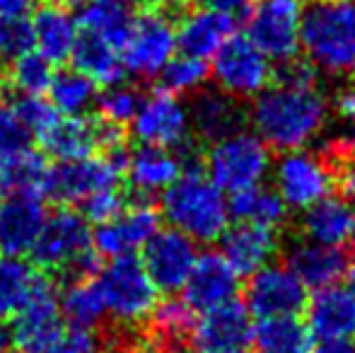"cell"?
<instances>
[{
  "label": "cell",
  "instance_id": "cell-1",
  "mask_svg": "<svg viewBox=\"0 0 355 353\" xmlns=\"http://www.w3.org/2000/svg\"><path fill=\"white\" fill-rule=\"evenodd\" d=\"M254 133L273 150L307 148L324 133L329 123V99L317 87V80H278L254 97Z\"/></svg>",
  "mask_w": 355,
  "mask_h": 353
},
{
  "label": "cell",
  "instance_id": "cell-2",
  "mask_svg": "<svg viewBox=\"0 0 355 353\" xmlns=\"http://www.w3.org/2000/svg\"><path fill=\"white\" fill-rule=\"evenodd\" d=\"M300 49L314 71L331 78L355 76V0L304 5Z\"/></svg>",
  "mask_w": 355,
  "mask_h": 353
},
{
  "label": "cell",
  "instance_id": "cell-3",
  "mask_svg": "<svg viewBox=\"0 0 355 353\" xmlns=\"http://www.w3.org/2000/svg\"><path fill=\"white\" fill-rule=\"evenodd\" d=\"M159 213L169 227H177L193 242H218L230 225V201L220 187L201 170H184L162 191Z\"/></svg>",
  "mask_w": 355,
  "mask_h": 353
},
{
  "label": "cell",
  "instance_id": "cell-4",
  "mask_svg": "<svg viewBox=\"0 0 355 353\" xmlns=\"http://www.w3.org/2000/svg\"><path fill=\"white\" fill-rule=\"evenodd\" d=\"M29 255L42 271L68 273V278L92 276L99 261L92 250L89 221L80 211H73V206L46 213Z\"/></svg>",
  "mask_w": 355,
  "mask_h": 353
},
{
  "label": "cell",
  "instance_id": "cell-5",
  "mask_svg": "<svg viewBox=\"0 0 355 353\" xmlns=\"http://www.w3.org/2000/svg\"><path fill=\"white\" fill-rule=\"evenodd\" d=\"M97 288L102 293L104 312L123 327H136L150 320L159 300V291L148 276L141 259L116 257L97 266Z\"/></svg>",
  "mask_w": 355,
  "mask_h": 353
},
{
  "label": "cell",
  "instance_id": "cell-6",
  "mask_svg": "<svg viewBox=\"0 0 355 353\" xmlns=\"http://www.w3.org/2000/svg\"><path fill=\"white\" fill-rule=\"evenodd\" d=\"M271 148L254 131L237 128L211 143L203 172L225 193H237L263 184V179L271 175Z\"/></svg>",
  "mask_w": 355,
  "mask_h": 353
},
{
  "label": "cell",
  "instance_id": "cell-7",
  "mask_svg": "<svg viewBox=\"0 0 355 353\" xmlns=\"http://www.w3.org/2000/svg\"><path fill=\"white\" fill-rule=\"evenodd\" d=\"M123 160V153H94L80 160H56V165H49L46 170L42 196L61 206H80L92 193L121 187Z\"/></svg>",
  "mask_w": 355,
  "mask_h": 353
},
{
  "label": "cell",
  "instance_id": "cell-8",
  "mask_svg": "<svg viewBox=\"0 0 355 353\" xmlns=\"http://www.w3.org/2000/svg\"><path fill=\"white\" fill-rule=\"evenodd\" d=\"M304 0H249L244 37L271 61H290L300 51Z\"/></svg>",
  "mask_w": 355,
  "mask_h": 353
},
{
  "label": "cell",
  "instance_id": "cell-9",
  "mask_svg": "<svg viewBox=\"0 0 355 353\" xmlns=\"http://www.w3.org/2000/svg\"><path fill=\"white\" fill-rule=\"evenodd\" d=\"M42 148L53 160H80L94 153H121L123 128L99 117H63L58 114L51 126L39 136Z\"/></svg>",
  "mask_w": 355,
  "mask_h": 353
},
{
  "label": "cell",
  "instance_id": "cell-10",
  "mask_svg": "<svg viewBox=\"0 0 355 353\" xmlns=\"http://www.w3.org/2000/svg\"><path fill=\"white\" fill-rule=\"evenodd\" d=\"M126 73L136 78H157L169 58L177 53V29L164 12L148 8L133 17L126 39L119 46Z\"/></svg>",
  "mask_w": 355,
  "mask_h": 353
},
{
  "label": "cell",
  "instance_id": "cell-11",
  "mask_svg": "<svg viewBox=\"0 0 355 353\" xmlns=\"http://www.w3.org/2000/svg\"><path fill=\"white\" fill-rule=\"evenodd\" d=\"M271 175L278 196L285 201V206L295 211H304L329 196L336 179L331 165L309 148L285 150L271 165Z\"/></svg>",
  "mask_w": 355,
  "mask_h": 353
},
{
  "label": "cell",
  "instance_id": "cell-12",
  "mask_svg": "<svg viewBox=\"0 0 355 353\" xmlns=\"http://www.w3.org/2000/svg\"><path fill=\"white\" fill-rule=\"evenodd\" d=\"M211 78L218 89L234 99H254L271 85L273 61L247 37H230L213 56Z\"/></svg>",
  "mask_w": 355,
  "mask_h": 353
},
{
  "label": "cell",
  "instance_id": "cell-13",
  "mask_svg": "<svg viewBox=\"0 0 355 353\" xmlns=\"http://www.w3.org/2000/svg\"><path fill=\"white\" fill-rule=\"evenodd\" d=\"M131 126L136 138L145 146L172 148V150L182 148L191 136L189 107L179 94H172L167 89H157L141 99Z\"/></svg>",
  "mask_w": 355,
  "mask_h": 353
},
{
  "label": "cell",
  "instance_id": "cell-14",
  "mask_svg": "<svg viewBox=\"0 0 355 353\" xmlns=\"http://www.w3.org/2000/svg\"><path fill=\"white\" fill-rule=\"evenodd\" d=\"M141 252V264L159 293L182 291L198 257L196 242L177 227H157Z\"/></svg>",
  "mask_w": 355,
  "mask_h": 353
},
{
  "label": "cell",
  "instance_id": "cell-15",
  "mask_svg": "<svg viewBox=\"0 0 355 353\" xmlns=\"http://www.w3.org/2000/svg\"><path fill=\"white\" fill-rule=\"evenodd\" d=\"M157 227L159 213L150 203H126L116 216L99 223L97 230H92V250L104 259L136 257Z\"/></svg>",
  "mask_w": 355,
  "mask_h": 353
},
{
  "label": "cell",
  "instance_id": "cell-16",
  "mask_svg": "<svg viewBox=\"0 0 355 353\" xmlns=\"http://www.w3.org/2000/svg\"><path fill=\"white\" fill-rule=\"evenodd\" d=\"M252 312L237 298L193 320L191 339L201 353H244L252 346Z\"/></svg>",
  "mask_w": 355,
  "mask_h": 353
},
{
  "label": "cell",
  "instance_id": "cell-17",
  "mask_svg": "<svg viewBox=\"0 0 355 353\" xmlns=\"http://www.w3.org/2000/svg\"><path fill=\"white\" fill-rule=\"evenodd\" d=\"M244 295V305L257 317L300 315L307 305V288L288 266L273 261L249 276Z\"/></svg>",
  "mask_w": 355,
  "mask_h": 353
},
{
  "label": "cell",
  "instance_id": "cell-18",
  "mask_svg": "<svg viewBox=\"0 0 355 353\" xmlns=\"http://www.w3.org/2000/svg\"><path fill=\"white\" fill-rule=\"evenodd\" d=\"M182 293V300L191 307L193 315H203L237 298L239 273L220 252H203L193 261Z\"/></svg>",
  "mask_w": 355,
  "mask_h": 353
},
{
  "label": "cell",
  "instance_id": "cell-19",
  "mask_svg": "<svg viewBox=\"0 0 355 353\" xmlns=\"http://www.w3.org/2000/svg\"><path fill=\"white\" fill-rule=\"evenodd\" d=\"M44 218L46 208L42 193L10 191L0 201V255H29L44 225Z\"/></svg>",
  "mask_w": 355,
  "mask_h": 353
},
{
  "label": "cell",
  "instance_id": "cell-20",
  "mask_svg": "<svg viewBox=\"0 0 355 353\" xmlns=\"http://www.w3.org/2000/svg\"><path fill=\"white\" fill-rule=\"evenodd\" d=\"M220 255L232 264L239 276H252L254 271L276 259L278 235L273 227L237 221L220 235Z\"/></svg>",
  "mask_w": 355,
  "mask_h": 353
},
{
  "label": "cell",
  "instance_id": "cell-21",
  "mask_svg": "<svg viewBox=\"0 0 355 353\" xmlns=\"http://www.w3.org/2000/svg\"><path fill=\"white\" fill-rule=\"evenodd\" d=\"M29 27H32V49L39 56L46 58L51 66L71 61L75 42L80 37L78 19L71 15V10L58 3L42 5L29 17Z\"/></svg>",
  "mask_w": 355,
  "mask_h": 353
},
{
  "label": "cell",
  "instance_id": "cell-22",
  "mask_svg": "<svg viewBox=\"0 0 355 353\" xmlns=\"http://www.w3.org/2000/svg\"><path fill=\"white\" fill-rule=\"evenodd\" d=\"M174 29H177V51L208 61L234 34V17L223 10L196 8L193 12L184 15L179 24H174Z\"/></svg>",
  "mask_w": 355,
  "mask_h": 353
},
{
  "label": "cell",
  "instance_id": "cell-23",
  "mask_svg": "<svg viewBox=\"0 0 355 353\" xmlns=\"http://www.w3.org/2000/svg\"><path fill=\"white\" fill-rule=\"evenodd\" d=\"M307 329L312 339H355V305L346 288L327 286L314 291V298L304 305Z\"/></svg>",
  "mask_w": 355,
  "mask_h": 353
},
{
  "label": "cell",
  "instance_id": "cell-24",
  "mask_svg": "<svg viewBox=\"0 0 355 353\" xmlns=\"http://www.w3.org/2000/svg\"><path fill=\"white\" fill-rule=\"evenodd\" d=\"M63 325L61 307H58V295L53 293L51 283L44 291H39L17 315L12 317L15 344L19 349L34 353H44L56 332Z\"/></svg>",
  "mask_w": 355,
  "mask_h": 353
},
{
  "label": "cell",
  "instance_id": "cell-25",
  "mask_svg": "<svg viewBox=\"0 0 355 353\" xmlns=\"http://www.w3.org/2000/svg\"><path fill=\"white\" fill-rule=\"evenodd\" d=\"M300 227L309 242L346 250L355 242V206H351L346 198L329 193L314 206L304 208Z\"/></svg>",
  "mask_w": 355,
  "mask_h": 353
},
{
  "label": "cell",
  "instance_id": "cell-26",
  "mask_svg": "<svg viewBox=\"0 0 355 353\" xmlns=\"http://www.w3.org/2000/svg\"><path fill=\"white\" fill-rule=\"evenodd\" d=\"M184 172L182 157L172 148L143 146L123 160V179L143 196L162 193Z\"/></svg>",
  "mask_w": 355,
  "mask_h": 353
},
{
  "label": "cell",
  "instance_id": "cell-27",
  "mask_svg": "<svg viewBox=\"0 0 355 353\" xmlns=\"http://www.w3.org/2000/svg\"><path fill=\"white\" fill-rule=\"evenodd\" d=\"M285 266L300 278V283L307 291H319V288L336 286L346 276L351 261H348L346 250L317 245V242L307 240L288 252Z\"/></svg>",
  "mask_w": 355,
  "mask_h": 353
},
{
  "label": "cell",
  "instance_id": "cell-28",
  "mask_svg": "<svg viewBox=\"0 0 355 353\" xmlns=\"http://www.w3.org/2000/svg\"><path fill=\"white\" fill-rule=\"evenodd\" d=\"M189 121L193 133L213 143L242 128V112L237 107V99L225 94L223 89L201 87L189 104Z\"/></svg>",
  "mask_w": 355,
  "mask_h": 353
},
{
  "label": "cell",
  "instance_id": "cell-29",
  "mask_svg": "<svg viewBox=\"0 0 355 353\" xmlns=\"http://www.w3.org/2000/svg\"><path fill=\"white\" fill-rule=\"evenodd\" d=\"M49 286V278L34 261L15 255H0V315L12 320L39 291Z\"/></svg>",
  "mask_w": 355,
  "mask_h": 353
},
{
  "label": "cell",
  "instance_id": "cell-30",
  "mask_svg": "<svg viewBox=\"0 0 355 353\" xmlns=\"http://www.w3.org/2000/svg\"><path fill=\"white\" fill-rule=\"evenodd\" d=\"M133 5L126 0H87L80 5L78 27L83 34L97 37L112 46H121L133 24Z\"/></svg>",
  "mask_w": 355,
  "mask_h": 353
},
{
  "label": "cell",
  "instance_id": "cell-31",
  "mask_svg": "<svg viewBox=\"0 0 355 353\" xmlns=\"http://www.w3.org/2000/svg\"><path fill=\"white\" fill-rule=\"evenodd\" d=\"M71 61L94 85H116V83H121L126 78V68L121 63L119 49L97 37H89V34L80 32L71 53Z\"/></svg>",
  "mask_w": 355,
  "mask_h": 353
},
{
  "label": "cell",
  "instance_id": "cell-32",
  "mask_svg": "<svg viewBox=\"0 0 355 353\" xmlns=\"http://www.w3.org/2000/svg\"><path fill=\"white\" fill-rule=\"evenodd\" d=\"M252 346L257 353H307L312 349V334L297 315L259 317Z\"/></svg>",
  "mask_w": 355,
  "mask_h": 353
},
{
  "label": "cell",
  "instance_id": "cell-33",
  "mask_svg": "<svg viewBox=\"0 0 355 353\" xmlns=\"http://www.w3.org/2000/svg\"><path fill=\"white\" fill-rule=\"evenodd\" d=\"M288 216V206L278 191L266 184H257L244 191L232 193L230 198V218L239 223H257L276 230Z\"/></svg>",
  "mask_w": 355,
  "mask_h": 353
},
{
  "label": "cell",
  "instance_id": "cell-34",
  "mask_svg": "<svg viewBox=\"0 0 355 353\" xmlns=\"http://www.w3.org/2000/svg\"><path fill=\"white\" fill-rule=\"evenodd\" d=\"M46 99L63 117H80V114H87L94 107L97 85L78 68L58 71L53 73L51 83H49Z\"/></svg>",
  "mask_w": 355,
  "mask_h": 353
},
{
  "label": "cell",
  "instance_id": "cell-35",
  "mask_svg": "<svg viewBox=\"0 0 355 353\" xmlns=\"http://www.w3.org/2000/svg\"><path fill=\"white\" fill-rule=\"evenodd\" d=\"M58 307H61L63 320L71 322V325L97 327L107 317L102 293H99L94 276L71 278L68 286L63 288L61 298H58Z\"/></svg>",
  "mask_w": 355,
  "mask_h": 353
},
{
  "label": "cell",
  "instance_id": "cell-36",
  "mask_svg": "<svg viewBox=\"0 0 355 353\" xmlns=\"http://www.w3.org/2000/svg\"><path fill=\"white\" fill-rule=\"evenodd\" d=\"M49 162L42 153L24 148L17 155L0 162V184L10 191H37L42 193V184L46 177Z\"/></svg>",
  "mask_w": 355,
  "mask_h": 353
},
{
  "label": "cell",
  "instance_id": "cell-37",
  "mask_svg": "<svg viewBox=\"0 0 355 353\" xmlns=\"http://www.w3.org/2000/svg\"><path fill=\"white\" fill-rule=\"evenodd\" d=\"M159 80H162V89L172 94H193L198 92L211 78V66L208 61L196 56H189V53H174L167 61V66L159 73Z\"/></svg>",
  "mask_w": 355,
  "mask_h": 353
},
{
  "label": "cell",
  "instance_id": "cell-38",
  "mask_svg": "<svg viewBox=\"0 0 355 353\" xmlns=\"http://www.w3.org/2000/svg\"><path fill=\"white\" fill-rule=\"evenodd\" d=\"M53 78V66L34 49L10 63V83L19 94H46Z\"/></svg>",
  "mask_w": 355,
  "mask_h": 353
},
{
  "label": "cell",
  "instance_id": "cell-39",
  "mask_svg": "<svg viewBox=\"0 0 355 353\" xmlns=\"http://www.w3.org/2000/svg\"><path fill=\"white\" fill-rule=\"evenodd\" d=\"M141 94L136 92L126 83H116V85H107L102 92H97L94 99V107H97V117L104 119L109 123H116V126H126L133 121L138 112V104H141Z\"/></svg>",
  "mask_w": 355,
  "mask_h": 353
},
{
  "label": "cell",
  "instance_id": "cell-40",
  "mask_svg": "<svg viewBox=\"0 0 355 353\" xmlns=\"http://www.w3.org/2000/svg\"><path fill=\"white\" fill-rule=\"evenodd\" d=\"M150 320H153L155 329L159 332V336H164V339H169V341H179L187 334H191L193 310L184 300L169 298V300H164V302L157 300Z\"/></svg>",
  "mask_w": 355,
  "mask_h": 353
},
{
  "label": "cell",
  "instance_id": "cell-41",
  "mask_svg": "<svg viewBox=\"0 0 355 353\" xmlns=\"http://www.w3.org/2000/svg\"><path fill=\"white\" fill-rule=\"evenodd\" d=\"M32 49V27L24 15L0 17V66H10L15 58Z\"/></svg>",
  "mask_w": 355,
  "mask_h": 353
},
{
  "label": "cell",
  "instance_id": "cell-42",
  "mask_svg": "<svg viewBox=\"0 0 355 353\" xmlns=\"http://www.w3.org/2000/svg\"><path fill=\"white\" fill-rule=\"evenodd\" d=\"M44 353H102L97 327H83L63 322Z\"/></svg>",
  "mask_w": 355,
  "mask_h": 353
},
{
  "label": "cell",
  "instance_id": "cell-43",
  "mask_svg": "<svg viewBox=\"0 0 355 353\" xmlns=\"http://www.w3.org/2000/svg\"><path fill=\"white\" fill-rule=\"evenodd\" d=\"M12 112L17 114V119L24 123V128L37 138L42 136V133L51 126L53 119L58 117V112L51 107V102H49L44 94H19L17 102L12 104Z\"/></svg>",
  "mask_w": 355,
  "mask_h": 353
},
{
  "label": "cell",
  "instance_id": "cell-44",
  "mask_svg": "<svg viewBox=\"0 0 355 353\" xmlns=\"http://www.w3.org/2000/svg\"><path fill=\"white\" fill-rule=\"evenodd\" d=\"M32 133L24 128L12 107H0V162L29 148Z\"/></svg>",
  "mask_w": 355,
  "mask_h": 353
},
{
  "label": "cell",
  "instance_id": "cell-45",
  "mask_svg": "<svg viewBox=\"0 0 355 353\" xmlns=\"http://www.w3.org/2000/svg\"><path fill=\"white\" fill-rule=\"evenodd\" d=\"M123 206H126V196H123L121 187L119 189H104V191L92 193L87 201L80 203L83 216L87 218L89 223H94V225H99V223L114 218Z\"/></svg>",
  "mask_w": 355,
  "mask_h": 353
},
{
  "label": "cell",
  "instance_id": "cell-46",
  "mask_svg": "<svg viewBox=\"0 0 355 353\" xmlns=\"http://www.w3.org/2000/svg\"><path fill=\"white\" fill-rule=\"evenodd\" d=\"M338 117L346 128V143L355 148V85L343 89L341 99H338Z\"/></svg>",
  "mask_w": 355,
  "mask_h": 353
},
{
  "label": "cell",
  "instance_id": "cell-47",
  "mask_svg": "<svg viewBox=\"0 0 355 353\" xmlns=\"http://www.w3.org/2000/svg\"><path fill=\"white\" fill-rule=\"evenodd\" d=\"M334 187H338L341 198H346L351 206H355V162H348V165L341 167V172L334 179Z\"/></svg>",
  "mask_w": 355,
  "mask_h": 353
},
{
  "label": "cell",
  "instance_id": "cell-48",
  "mask_svg": "<svg viewBox=\"0 0 355 353\" xmlns=\"http://www.w3.org/2000/svg\"><path fill=\"white\" fill-rule=\"evenodd\" d=\"M307 353H355V341L353 339H327V341H319L317 346H312Z\"/></svg>",
  "mask_w": 355,
  "mask_h": 353
},
{
  "label": "cell",
  "instance_id": "cell-49",
  "mask_svg": "<svg viewBox=\"0 0 355 353\" xmlns=\"http://www.w3.org/2000/svg\"><path fill=\"white\" fill-rule=\"evenodd\" d=\"M196 8H213V10H223V12H239V10L247 8L249 0H189Z\"/></svg>",
  "mask_w": 355,
  "mask_h": 353
},
{
  "label": "cell",
  "instance_id": "cell-50",
  "mask_svg": "<svg viewBox=\"0 0 355 353\" xmlns=\"http://www.w3.org/2000/svg\"><path fill=\"white\" fill-rule=\"evenodd\" d=\"M15 346V332H12V320L0 315V353L10 351Z\"/></svg>",
  "mask_w": 355,
  "mask_h": 353
},
{
  "label": "cell",
  "instance_id": "cell-51",
  "mask_svg": "<svg viewBox=\"0 0 355 353\" xmlns=\"http://www.w3.org/2000/svg\"><path fill=\"white\" fill-rule=\"evenodd\" d=\"M29 8V0H0V17L10 15H24Z\"/></svg>",
  "mask_w": 355,
  "mask_h": 353
},
{
  "label": "cell",
  "instance_id": "cell-52",
  "mask_svg": "<svg viewBox=\"0 0 355 353\" xmlns=\"http://www.w3.org/2000/svg\"><path fill=\"white\" fill-rule=\"evenodd\" d=\"M346 291H348V295H351V300H353V305H355V266H348V271H346Z\"/></svg>",
  "mask_w": 355,
  "mask_h": 353
},
{
  "label": "cell",
  "instance_id": "cell-53",
  "mask_svg": "<svg viewBox=\"0 0 355 353\" xmlns=\"http://www.w3.org/2000/svg\"><path fill=\"white\" fill-rule=\"evenodd\" d=\"M126 3L131 5H143V8H157L159 3H164V0H126Z\"/></svg>",
  "mask_w": 355,
  "mask_h": 353
},
{
  "label": "cell",
  "instance_id": "cell-54",
  "mask_svg": "<svg viewBox=\"0 0 355 353\" xmlns=\"http://www.w3.org/2000/svg\"><path fill=\"white\" fill-rule=\"evenodd\" d=\"M53 3H58V5H63V8H80L83 3H87V0H53Z\"/></svg>",
  "mask_w": 355,
  "mask_h": 353
},
{
  "label": "cell",
  "instance_id": "cell-55",
  "mask_svg": "<svg viewBox=\"0 0 355 353\" xmlns=\"http://www.w3.org/2000/svg\"><path fill=\"white\" fill-rule=\"evenodd\" d=\"M5 353H34V351H27V349H19V346H17V349H10V351H5Z\"/></svg>",
  "mask_w": 355,
  "mask_h": 353
},
{
  "label": "cell",
  "instance_id": "cell-56",
  "mask_svg": "<svg viewBox=\"0 0 355 353\" xmlns=\"http://www.w3.org/2000/svg\"><path fill=\"white\" fill-rule=\"evenodd\" d=\"M0 201H3V184H0Z\"/></svg>",
  "mask_w": 355,
  "mask_h": 353
},
{
  "label": "cell",
  "instance_id": "cell-57",
  "mask_svg": "<svg viewBox=\"0 0 355 353\" xmlns=\"http://www.w3.org/2000/svg\"><path fill=\"white\" fill-rule=\"evenodd\" d=\"M0 97H3V80H0Z\"/></svg>",
  "mask_w": 355,
  "mask_h": 353
},
{
  "label": "cell",
  "instance_id": "cell-58",
  "mask_svg": "<svg viewBox=\"0 0 355 353\" xmlns=\"http://www.w3.org/2000/svg\"><path fill=\"white\" fill-rule=\"evenodd\" d=\"M167 353H174V351H167Z\"/></svg>",
  "mask_w": 355,
  "mask_h": 353
}]
</instances>
